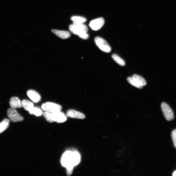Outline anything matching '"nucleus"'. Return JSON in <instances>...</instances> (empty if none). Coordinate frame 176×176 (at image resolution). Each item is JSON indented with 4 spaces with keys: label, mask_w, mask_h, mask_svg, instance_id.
I'll return each instance as SVG.
<instances>
[{
    "label": "nucleus",
    "mask_w": 176,
    "mask_h": 176,
    "mask_svg": "<svg viewBox=\"0 0 176 176\" xmlns=\"http://www.w3.org/2000/svg\"><path fill=\"white\" fill-rule=\"evenodd\" d=\"M52 114L54 122L58 123H62L65 122L67 121L66 116L61 111H59Z\"/></svg>",
    "instance_id": "obj_8"
},
{
    "label": "nucleus",
    "mask_w": 176,
    "mask_h": 176,
    "mask_svg": "<svg viewBox=\"0 0 176 176\" xmlns=\"http://www.w3.org/2000/svg\"><path fill=\"white\" fill-rule=\"evenodd\" d=\"M71 20L74 23H84L86 21V19L80 16H73L71 18Z\"/></svg>",
    "instance_id": "obj_17"
},
{
    "label": "nucleus",
    "mask_w": 176,
    "mask_h": 176,
    "mask_svg": "<svg viewBox=\"0 0 176 176\" xmlns=\"http://www.w3.org/2000/svg\"><path fill=\"white\" fill-rule=\"evenodd\" d=\"M31 114H34L36 116H40L42 115L43 114L42 110L37 107H34L29 111Z\"/></svg>",
    "instance_id": "obj_19"
},
{
    "label": "nucleus",
    "mask_w": 176,
    "mask_h": 176,
    "mask_svg": "<svg viewBox=\"0 0 176 176\" xmlns=\"http://www.w3.org/2000/svg\"><path fill=\"white\" fill-rule=\"evenodd\" d=\"M161 108L166 119L168 121H172L174 118V115L170 106L167 103L164 102L161 104Z\"/></svg>",
    "instance_id": "obj_5"
},
{
    "label": "nucleus",
    "mask_w": 176,
    "mask_h": 176,
    "mask_svg": "<svg viewBox=\"0 0 176 176\" xmlns=\"http://www.w3.org/2000/svg\"><path fill=\"white\" fill-rule=\"evenodd\" d=\"M132 77L136 82L141 86H145L147 85V82L145 79L139 75L135 74Z\"/></svg>",
    "instance_id": "obj_13"
},
{
    "label": "nucleus",
    "mask_w": 176,
    "mask_h": 176,
    "mask_svg": "<svg viewBox=\"0 0 176 176\" xmlns=\"http://www.w3.org/2000/svg\"><path fill=\"white\" fill-rule=\"evenodd\" d=\"M51 31L56 35L63 39H68L71 36L70 32L67 31L52 29L51 30Z\"/></svg>",
    "instance_id": "obj_11"
},
{
    "label": "nucleus",
    "mask_w": 176,
    "mask_h": 176,
    "mask_svg": "<svg viewBox=\"0 0 176 176\" xmlns=\"http://www.w3.org/2000/svg\"><path fill=\"white\" fill-rule=\"evenodd\" d=\"M43 115L47 122L49 123L54 122L53 119L52 114V113L45 111L43 114Z\"/></svg>",
    "instance_id": "obj_20"
},
{
    "label": "nucleus",
    "mask_w": 176,
    "mask_h": 176,
    "mask_svg": "<svg viewBox=\"0 0 176 176\" xmlns=\"http://www.w3.org/2000/svg\"><path fill=\"white\" fill-rule=\"evenodd\" d=\"M112 58L120 65L122 66L125 65L126 64L125 61L123 59L119 56L118 55L114 54L112 55Z\"/></svg>",
    "instance_id": "obj_18"
},
{
    "label": "nucleus",
    "mask_w": 176,
    "mask_h": 176,
    "mask_svg": "<svg viewBox=\"0 0 176 176\" xmlns=\"http://www.w3.org/2000/svg\"><path fill=\"white\" fill-rule=\"evenodd\" d=\"M73 164L74 166L78 165L81 161V156L77 151L73 152Z\"/></svg>",
    "instance_id": "obj_16"
},
{
    "label": "nucleus",
    "mask_w": 176,
    "mask_h": 176,
    "mask_svg": "<svg viewBox=\"0 0 176 176\" xmlns=\"http://www.w3.org/2000/svg\"><path fill=\"white\" fill-rule=\"evenodd\" d=\"M74 166H71L66 168V173L67 175H71L72 173L74 170Z\"/></svg>",
    "instance_id": "obj_23"
},
{
    "label": "nucleus",
    "mask_w": 176,
    "mask_h": 176,
    "mask_svg": "<svg viewBox=\"0 0 176 176\" xmlns=\"http://www.w3.org/2000/svg\"><path fill=\"white\" fill-rule=\"evenodd\" d=\"M28 97L34 102L38 103L41 100V96L36 91L29 90L27 92Z\"/></svg>",
    "instance_id": "obj_10"
},
{
    "label": "nucleus",
    "mask_w": 176,
    "mask_h": 176,
    "mask_svg": "<svg viewBox=\"0 0 176 176\" xmlns=\"http://www.w3.org/2000/svg\"><path fill=\"white\" fill-rule=\"evenodd\" d=\"M69 29L71 33L77 35L83 39H87L89 38V35L87 33L88 28L84 23H73L69 26Z\"/></svg>",
    "instance_id": "obj_1"
},
{
    "label": "nucleus",
    "mask_w": 176,
    "mask_h": 176,
    "mask_svg": "<svg viewBox=\"0 0 176 176\" xmlns=\"http://www.w3.org/2000/svg\"><path fill=\"white\" fill-rule=\"evenodd\" d=\"M94 41L96 45L102 51L107 53L111 52V48L105 39L97 37L95 38Z\"/></svg>",
    "instance_id": "obj_4"
},
{
    "label": "nucleus",
    "mask_w": 176,
    "mask_h": 176,
    "mask_svg": "<svg viewBox=\"0 0 176 176\" xmlns=\"http://www.w3.org/2000/svg\"><path fill=\"white\" fill-rule=\"evenodd\" d=\"M9 105L11 108H21L22 107V102L19 98L17 97H12L9 101Z\"/></svg>",
    "instance_id": "obj_12"
},
{
    "label": "nucleus",
    "mask_w": 176,
    "mask_h": 176,
    "mask_svg": "<svg viewBox=\"0 0 176 176\" xmlns=\"http://www.w3.org/2000/svg\"><path fill=\"white\" fill-rule=\"evenodd\" d=\"M66 116L70 118L78 119H83L85 118V116L84 114L73 109L68 110Z\"/></svg>",
    "instance_id": "obj_9"
},
{
    "label": "nucleus",
    "mask_w": 176,
    "mask_h": 176,
    "mask_svg": "<svg viewBox=\"0 0 176 176\" xmlns=\"http://www.w3.org/2000/svg\"><path fill=\"white\" fill-rule=\"evenodd\" d=\"M7 114L8 117L13 122H21L23 120V118L19 114L15 109L11 108L8 109Z\"/></svg>",
    "instance_id": "obj_6"
},
{
    "label": "nucleus",
    "mask_w": 176,
    "mask_h": 176,
    "mask_svg": "<svg viewBox=\"0 0 176 176\" xmlns=\"http://www.w3.org/2000/svg\"><path fill=\"white\" fill-rule=\"evenodd\" d=\"M173 176H176V171H175L173 173Z\"/></svg>",
    "instance_id": "obj_24"
},
{
    "label": "nucleus",
    "mask_w": 176,
    "mask_h": 176,
    "mask_svg": "<svg viewBox=\"0 0 176 176\" xmlns=\"http://www.w3.org/2000/svg\"><path fill=\"white\" fill-rule=\"evenodd\" d=\"M21 102L22 107L26 111H29L34 107L33 103L30 101L24 100Z\"/></svg>",
    "instance_id": "obj_14"
},
{
    "label": "nucleus",
    "mask_w": 176,
    "mask_h": 176,
    "mask_svg": "<svg viewBox=\"0 0 176 176\" xmlns=\"http://www.w3.org/2000/svg\"><path fill=\"white\" fill-rule=\"evenodd\" d=\"M105 23V20L100 18L92 20L90 23L89 26L93 30L97 31L100 30Z\"/></svg>",
    "instance_id": "obj_7"
},
{
    "label": "nucleus",
    "mask_w": 176,
    "mask_h": 176,
    "mask_svg": "<svg viewBox=\"0 0 176 176\" xmlns=\"http://www.w3.org/2000/svg\"><path fill=\"white\" fill-rule=\"evenodd\" d=\"M172 137L174 146L176 149V129L172 132Z\"/></svg>",
    "instance_id": "obj_22"
},
{
    "label": "nucleus",
    "mask_w": 176,
    "mask_h": 176,
    "mask_svg": "<svg viewBox=\"0 0 176 176\" xmlns=\"http://www.w3.org/2000/svg\"><path fill=\"white\" fill-rule=\"evenodd\" d=\"M127 80L128 82L132 85L138 88L139 89H142V86L139 85L137 82H136L133 79L132 77H129L127 78Z\"/></svg>",
    "instance_id": "obj_21"
},
{
    "label": "nucleus",
    "mask_w": 176,
    "mask_h": 176,
    "mask_svg": "<svg viewBox=\"0 0 176 176\" xmlns=\"http://www.w3.org/2000/svg\"><path fill=\"white\" fill-rule=\"evenodd\" d=\"M10 123V120L7 118L4 119L0 123V133L4 131L9 127Z\"/></svg>",
    "instance_id": "obj_15"
},
{
    "label": "nucleus",
    "mask_w": 176,
    "mask_h": 176,
    "mask_svg": "<svg viewBox=\"0 0 176 176\" xmlns=\"http://www.w3.org/2000/svg\"><path fill=\"white\" fill-rule=\"evenodd\" d=\"M73 152L67 151L63 154L61 158V162L62 166L64 167L72 166L73 164Z\"/></svg>",
    "instance_id": "obj_3"
},
{
    "label": "nucleus",
    "mask_w": 176,
    "mask_h": 176,
    "mask_svg": "<svg viewBox=\"0 0 176 176\" xmlns=\"http://www.w3.org/2000/svg\"><path fill=\"white\" fill-rule=\"evenodd\" d=\"M42 108L45 111L53 113L60 111L62 109V107L57 104L51 102H47L43 104Z\"/></svg>",
    "instance_id": "obj_2"
}]
</instances>
